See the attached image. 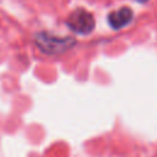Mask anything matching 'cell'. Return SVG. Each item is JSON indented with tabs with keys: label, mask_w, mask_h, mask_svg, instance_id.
<instances>
[{
	"label": "cell",
	"mask_w": 157,
	"mask_h": 157,
	"mask_svg": "<svg viewBox=\"0 0 157 157\" xmlns=\"http://www.w3.org/2000/svg\"><path fill=\"white\" fill-rule=\"evenodd\" d=\"M34 40H36L37 47L43 53H45L48 55L63 54L75 44V40L70 37L60 38V37L53 36V34L47 33V32L37 33Z\"/></svg>",
	"instance_id": "6da1fadb"
},
{
	"label": "cell",
	"mask_w": 157,
	"mask_h": 157,
	"mask_svg": "<svg viewBox=\"0 0 157 157\" xmlns=\"http://www.w3.org/2000/svg\"><path fill=\"white\" fill-rule=\"evenodd\" d=\"M66 25L75 33L88 34L93 31L96 22H94V17L91 12H88L83 9H77L70 13V16L66 21Z\"/></svg>",
	"instance_id": "7a4b0ae2"
},
{
	"label": "cell",
	"mask_w": 157,
	"mask_h": 157,
	"mask_svg": "<svg viewBox=\"0 0 157 157\" xmlns=\"http://www.w3.org/2000/svg\"><path fill=\"white\" fill-rule=\"evenodd\" d=\"M132 16L134 13L130 7H121L108 15V23L113 29H120L131 22Z\"/></svg>",
	"instance_id": "3957f363"
},
{
	"label": "cell",
	"mask_w": 157,
	"mask_h": 157,
	"mask_svg": "<svg viewBox=\"0 0 157 157\" xmlns=\"http://www.w3.org/2000/svg\"><path fill=\"white\" fill-rule=\"evenodd\" d=\"M137 1H139V2H142V4H144V2H147L148 0H137Z\"/></svg>",
	"instance_id": "277c9868"
}]
</instances>
